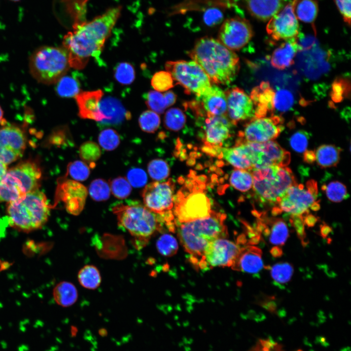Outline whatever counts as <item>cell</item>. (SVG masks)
I'll use <instances>...</instances> for the list:
<instances>
[{"label": "cell", "instance_id": "cell-1", "mask_svg": "<svg viewBox=\"0 0 351 351\" xmlns=\"http://www.w3.org/2000/svg\"><path fill=\"white\" fill-rule=\"evenodd\" d=\"M121 10L120 6L110 8L89 21L73 25V30L64 36L62 41L63 47L68 53L70 67L82 69L90 57L99 58Z\"/></svg>", "mask_w": 351, "mask_h": 351}, {"label": "cell", "instance_id": "cell-2", "mask_svg": "<svg viewBox=\"0 0 351 351\" xmlns=\"http://www.w3.org/2000/svg\"><path fill=\"white\" fill-rule=\"evenodd\" d=\"M189 56L204 70L211 83L227 85L240 68L238 56L218 39L204 37L197 39Z\"/></svg>", "mask_w": 351, "mask_h": 351}, {"label": "cell", "instance_id": "cell-3", "mask_svg": "<svg viewBox=\"0 0 351 351\" xmlns=\"http://www.w3.org/2000/svg\"><path fill=\"white\" fill-rule=\"evenodd\" d=\"M226 215L212 211L207 217L181 223L177 234L181 245L190 254L191 262L197 267L207 246L212 241L228 235L224 223Z\"/></svg>", "mask_w": 351, "mask_h": 351}, {"label": "cell", "instance_id": "cell-4", "mask_svg": "<svg viewBox=\"0 0 351 351\" xmlns=\"http://www.w3.org/2000/svg\"><path fill=\"white\" fill-rule=\"evenodd\" d=\"M112 210L117 215L118 225L133 236L148 241L165 225L172 231L173 222L168 213L159 214L148 209L138 201L128 200L115 205Z\"/></svg>", "mask_w": 351, "mask_h": 351}, {"label": "cell", "instance_id": "cell-5", "mask_svg": "<svg viewBox=\"0 0 351 351\" xmlns=\"http://www.w3.org/2000/svg\"><path fill=\"white\" fill-rule=\"evenodd\" d=\"M50 209L43 193L39 189L29 192L8 203V224L14 229L25 233L39 229L48 221Z\"/></svg>", "mask_w": 351, "mask_h": 351}, {"label": "cell", "instance_id": "cell-6", "mask_svg": "<svg viewBox=\"0 0 351 351\" xmlns=\"http://www.w3.org/2000/svg\"><path fill=\"white\" fill-rule=\"evenodd\" d=\"M250 172L254 194L261 204L276 205L288 188L297 183L292 171L287 166L272 165Z\"/></svg>", "mask_w": 351, "mask_h": 351}, {"label": "cell", "instance_id": "cell-7", "mask_svg": "<svg viewBox=\"0 0 351 351\" xmlns=\"http://www.w3.org/2000/svg\"><path fill=\"white\" fill-rule=\"evenodd\" d=\"M205 185L198 177L189 179L174 197V214L181 223L209 216L211 201L204 190Z\"/></svg>", "mask_w": 351, "mask_h": 351}, {"label": "cell", "instance_id": "cell-8", "mask_svg": "<svg viewBox=\"0 0 351 351\" xmlns=\"http://www.w3.org/2000/svg\"><path fill=\"white\" fill-rule=\"evenodd\" d=\"M29 66L33 77L38 82L47 85L57 83L70 67L66 49L52 46L36 49L30 58Z\"/></svg>", "mask_w": 351, "mask_h": 351}, {"label": "cell", "instance_id": "cell-9", "mask_svg": "<svg viewBox=\"0 0 351 351\" xmlns=\"http://www.w3.org/2000/svg\"><path fill=\"white\" fill-rule=\"evenodd\" d=\"M41 178L39 166L32 160L22 162L10 169L0 180V203H8L38 190Z\"/></svg>", "mask_w": 351, "mask_h": 351}, {"label": "cell", "instance_id": "cell-10", "mask_svg": "<svg viewBox=\"0 0 351 351\" xmlns=\"http://www.w3.org/2000/svg\"><path fill=\"white\" fill-rule=\"evenodd\" d=\"M318 188L316 182L312 179L302 184L296 183L286 191L276 205L273 208L272 214L276 215L284 212L294 215L303 217L309 214V208L316 202Z\"/></svg>", "mask_w": 351, "mask_h": 351}, {"label": "cell", "instance_id": "cell-11", "mask_svg": "<svg viewBox=\"0 0 351 351\" xmlns=\"http://www.w3.org/2000/svg\"><path fill=\"white\" fill-rule=\"evenodd\" d=\"M165 69L174 80L182 86L187 94L196 97L205 93L212 86L211 82L202 68L194 61H168Z\"/></svg>", "mask_w": 351, "mask_h": 351}, {"label": "cell", "instance_id": "cell-12", "mask_svg": "<svg viewBox=\"0 0 351 351\" xmlns=\"http://www.w3.org/2000/svg\"><path fill=\"white\" fill-rule=\"evenodd\" d=\"M283 119L278 116L253 117L239 133V137L246 141L262 143L276 138L284 130Z\"/></svg>", "mask_w": 351, "mask_h": 351}, {"label": "cell", "instance_id": "cell-13", "mask_svg": "<svg viewBox=\"0 0 351 351\" xmlns=\"http://www.w3.org/2000/svg\"><path fill=\"white\" fill-rule=\"evenodd\" d=\"M298 0L289 2L269 20L266 31L273 39L285 41L296 39L299 27L294 9Z\"/></svg>", "mask_w": 351, "mask_h": 351}, {"label": "cell", "instance_id": "cell-14", "mask_svg": "<svg viewBox=\"0 0 351 351\" xmlns=\"http://www.w3.org/2000/svg\"><path fill=\"white\" fill-rule=\"evenodd\" d=\"M254 35L252 26L246 19L235 16L225 20L218 32V40L232 51L244 47Z\"/></svg>", "mask_w": 351, "mask_h": 351}, {"label": "cell", "instance_id": "cell-15", "mask_svg": "<svg viewBox=\"0 0 351 351\" xmlns=\"http://www.w3.org/2000/svg\"><path fill=\"white\" fill-rule=\"evenodd\" d=\"M239 249L238 244L226 238L216 239L207 246L197 267H231Z\"/></svg>", "mask_w": 351, "mask_h": 351}, {"label": "cell", "instance_id": "cell-16", "mask_svg": "<svg viewBox=\"0 0 351 351\" xmlns=\"http://www.w3.org/2000/svg\"><path fill=\"white\" fill-rule=\"evenodd\" d=\"M175 183L172 179L163 182L155 181L147 184L142 196L144 205L151 211L162 214L174 207Z\"/></svg>", "mask_w": 351, "mask_h": 351}, {"label": "cell", "instance_id": "cell-17", "mask_svg": "<svg viewBox=\"0 0 351 351\" xmlns=\"http://www.w3.org/2000/svg\"><path fill=\"white\" fill-rule=\"evenodd\" d=\"M197 116L204 118L203 129V141L209 149L217 152L222 148L223 143L231 136L233 125L227 116H209L202 114Z\"/></svg>", "mask_w": 351, "mask_h": 351}, {"label": "cell", "instance_id": "cell-18", "mask_svg": "<svg viewBox=\"0 0 351 351\" xmlns=\"http://www.w3.org/2000/svg\"><path fill=\"white\" fill-rule=\"evenodd\" d=\"M26 144L23 131L15 126L0 129V161L8 165L22 155Z\"/></svg>", "mask_w": 351, "mask_h": 351}, {"label": "cell", "instance_id": "cell-19", "mask_svg": "<svg viewBox=\"0 0 351 351\" xmlns=\"http://www.w3.org/2000/svg\"><path fill=\"white\" fill-rule=\"evenodd\" d=\"M227 102V116L232 124L254 117L255 109L250 97L242 89L234 87L225 92Z\"/></svg>", "mask_w": 351, "mask_h": 351}, {"label": "cell", "instance_id": "cell-20", "mask_svg": "<svg viewBox=\"0 0 351 351\" xmlns=\"http://www.w3.org/2000/svg\"><path fill=\"white\" fill-rule=\"evenodd\" d=\"M87 195V190L82 184L74 180L63 179L58 184L56 200L62 201L69 213L78 215L84 207Z\"/></svg>", "mask_w": 351, "mask_h": 351}, {"label": "cell", "instance_id": "cell-21", "mask_svg": "<svg viewBox=\"0 0 351 351\" xmlns=\"http://www.w3.org/2000/svg\"><path fill=\"white\" fill-rule=\"evenodd\" d=\"M251 145L255 157L254 169H259L272 165L286 167L290 162V153L275 141L271 140L262 143L251 142Z\"/></svg>", "mask_w": 351, "mask_h": 351}, {"label": "cell", "instance_id": "cell-22", "mask_svg": "<svg viewBox=\"0 0 351 351\" xmlns=\"http://www.w3.org/2000/svg\"><path fill=\"white\" fill-rule=\"evenodd\" d=\"M195 101L204 115L209 116H227V102L224 92L216 85H212Z\"/></svg>", "mask_w": 351, "mask_h": 351}, {"label": "cell", "instance_id": "cell-23", "mask_svg": "<svg viewBox=\"0 0 351 351\" xmlns=\"http://www.w3.org/2000/svg\"><path fill=\"white\" fill-rule=\"evenodd\" d=\"M103 96L101 90L79 92L75 97L78 109V116L101 122L104 117L99 109V103Z\"/></svg>", "mask_w": 351, "mask_h": 351}, {"label": "cell", "instance_id": "cell-24", "mask_svg": "<svg viewBox=\"0 0 351 351\" xmlns=\"http://www.w3.org/2000/svg\"><path fill=\"white\" fill-rule=\"evenodd\" d=\"M261 250L253 246L239 249L231 265L232 269L250 273H258L263 267Z\"/></svg>", "mask_w": 351, "mask_h": 351}, {"label": "cell", "instance_id": "cell-25", "mask_svg": "<svg viewBox=\"0 0 351 351\" xmlns=\"http://www.w3.org/2000/svg\"><path fill=\"white\" fill-rule=\"evenodd\" d=\"M274 90L267 82H262L252 90L250 96L254 105V117H266L273 109Z\"/></svg>", "mask_w": 351, "mask_h": 351}, {"label": "cell", "instance_id": "cell-26", "mask_svg": "<svg viewBox=\"0 0 351 351\" xmlns=\"http://www.w3.org/2000/svg\"><path fill=\"white\" fill-rule=\"evenodd\" d=\"M250 15L257 20L266 21L278 13L286 4V0H245Z\"/></svg>", "mask_w": 351, "mask_h": 351}, {"label": "cell", "instance_id": "cell-27", "mask_svg": "<svg viewBox=\"0 0 351 351\" xmlns=\"http://www.w3.org/2000/svg\"><path fill=\"white\" fill-rule=\"evenodd\" d=\"M99 109L104 117L101 123L106 125L119 124L131 117L121 102L114 98L107 97L101 100Z\"/></svg>", "mask_w": 351, "mask_h": 351}, {"label": "cell", "instance_id": "cell-28", "mask_svg": "<svg viewBox=\"0 0 351 351\" xmlns=\"http://www.w3.org/2000/svg\"><path fill=\"white\" fill-rule=\"evenodd\" d=\"M220 156L236 169L249 171L253 170L245 145L239 138L234 147L221 148Z\"/></svg>", "mask_w": 351, "mask_h": 351}, {"label": "cell", "instance_id": "cell-29", "mask_svg": "<svg viewBox=\"0 0 351 351\" xmlns=\"http://www.w3.org/2000/svg\"><path fill=\"white\" fill-rule=\"evenodd\" d=\"M296 39L285 40L273 51L270 60L273 67L283 70L293 64L294 58L300 49Z\"/></svg>", "mask_w": 351, "mask_h": 351}, {"label": "cell", "instance_id": "cell-30", "mask_svg": "<svg viewBox=\"0 0 351 351\" xmlns=\"http://www.w3.org/2000/svg\"><path fill=\"white\" fill-rule=\"evenodd\" d=\"M145 103L151 111L162 114L168 107L173 105L176 101V96L171 91L164 94L156 91H150L145 96Z\"/></svg>", "mask_w": 351, "mask_h": 351}, {"label": "cell", "instance_id": "cell-31", "mask_svg": "<svg viewBox=\"0 0 351 351\" xmlns=\"http://www.w3.org/2000/svg\"><path fill=\"white\" fill-rule=\"evenodd\" d=\"M53 295L56 302L63 307H68L77 301L78 292L75 286L68 281H61L54 288Z\"/></svg>", "mask_w": 351, "mask_h": 351}, {"label": "cell", "instance_id": "cell-32", "mask_svg": "<svg viewBox=\"0 0 351 351\" xmlns=\"http://www.w3.org/2000/svg\"><path fill=\"white\" fill-rule=\"evenodd\" d=\"M342 149L334 145L323 144L315 151V160L322 168L336 166L339 163Z\"/></svg>", "mask_w": 351, "mask_h": 351}, {"label": "cell", "instance_id": "cell-33", "mask_svg": "<svg viewBox=\"0 0 351 351\" xmlns=\"http://www.w3.org/2000/svg\"><path fill=\"white\" fill-rule=\"evenodd\" d=\"M294 11L297 20L313 24L318 12V3L316 0H298Z\"/></svg>", "mask_w": 351, "mask_h": 351}, {"label": "cell", "instance_id": "cell-34", "mask_svg": "<svg viewBox=\"0 0 351 351\" xmlns=\"http://www.w3.org/2000/svg\"><path fill=\"white\" fill-rule=\"evenodd\" d=\"M78 281L84 288L94 290L100 285L101 277L98 269L92 265L83 266L78 272Z\"/></svg>", "mask_w": 351, "mask_h": 351}, {"label": "cell", "instance_id": "cell-35", "mask_svg": "<svg viewBox=\"0 0 351 351\" xmlns=\"http://www.w3.org/2000/svg\"><path fill=\"white\" fill-rule=\"evenodd\" d=\"M269 241L276 246H282L286 242L289 235V229L285 222L281 218H273L270 220Z\"/></svg>", "mask_w": 351, "mask_h": 351}, {"label": "cell", "instance_id": "cell-36", "mask_svg": "<svg viewBox=\"0 0 351 351\" xmlns=\"http://www.w3.org/2000/svg\"><path fill=\"white\" fill-rule=\"evenodd\" d=\"M231 185L240 192H247L253 187V177L250 171L236 169L231 173Z\"/></svg>", "mask_w": 351, "mask_h": 351}, {"label": "cell", "instance_id": "cell-37", "mask_svg": "<svg viewBox=\"0 0 351 351\" xmlns=\"http://www.w3.org/2000/svg\"><path fill=\"white\" fill-rule=\"evenodd\" d=\"M79 90V83L73 77L64 75L57 82L56 91L61 97H75Z\"/></svg>", "mask_w": 351, "mask_h": 351}, {"label": "cell", "instance_id": "cell-38", "mask_svg": "<svg viewBox=\"0 0 351 351\" xmlns=\"http://www.w3.org/2000/svg\"><path fill=\"white\" fill-rule=\"evenodd\" d=\"M329 200L333 202H340L349 196L346 186L338 181H332L328 185L322 186Z\"/></svg>", "mask_w": 351, "mask_h": 351}, {"label": "cell", "instance_id": "cell-39", "mask_svg": "<svg viewBox=\"0 0 351 351\" xmlns=\"http://www.w3.org/2000/svg\"><path fill=\"white\" fill-rule=\"evenodd\" d=\"M185 122L186 116L180 109H170L165 114L164 123L167 129L178 131L183 128Z\"/></svg>", "mask_w": 351, "mask_h": 351}, {"label": "cell", "instance_id": "cell-40", "mask_svg": "<svg viewBox=\"0 0 351 351\" xmlns=\"http://www.w3.org/2000/svg\"><path fill=\"white\" fill-rule=\"evenodd\" d=\"M294 97L289 90L280 89L274 92L273 99V109L285 112L292 108L294 104Z\"/></svg>", "mask_w": 351, "mask_h": 351}, {"label": "cell", "instance_id": "cell-41", "mask_svg": "<svg viewBox=\"0 0 351 351\" xmlns=\"http://www.w3.org/2000/svg\"><path fill=\"white\" fill-rule=\"evenodd\" d=\"M110 192L108 183L101 178L92 181L89 188V193L91 197L97 201L107 200L110 197Z\"/></svg>", "mask_w": 351, "mask_h": 351}, {"label": "cell", "instance_id": "cell-42", "mask_svg": "<svg viewBox=\"0 0 351 351\" xmlns=\"http://www.w3.org/2000/svg\"><path fill=\"white\" fill-rule=\"evenodd\" d=\"M156 246L157 251L161 254L167 257L175 254L178 248L175 237L168 234H162L159 237Z\"/></svg>", "mask_w": 351, "mask_h": 351}, {"label": "cell", "instance_id": "cell-43", "mask_svg": "<svg viewBox=\"0 0 351 351\" xmlns=\"http://www.w3.org/2000/svg\"><path fill=\"white\" fill-rule=\"evenodd\" d=\"M114 77L122 85H129L135 78V71L130 63L123 62L118 63L114 70Z\"/></svg>", "mask_w": 351, "mask_h": 351}, {"label": "cell", "instance_id": "cell-44", "mask_svg": "<svg viewBox=\"0 0 351 351\" xmlns=\"http://www.w3.org/2000/svg\"><path fill=\"white\" fill-rule=\"evenodd\" d=\"M270 269L272 278L279 284H285L289 282L293 272L292 265L287 262L277 263Z\"/></svg>", "mask_w": 351, "mask_h": 351}, {"label": "cell", "instance_id": "cell-45", "mask_svg": "<svg viewBox=\"0 0 351 351\" xmlns=\"http://www.w3.org/2000/svg\"><path fill=\"white\" fill-rule=\"evenodd\" d=\"M80 158L85 163L94 164L101 156L99 146L95 142L88 141L82 143L79 149Z\"/></svg>", "mask_w": 351, "mask_h": 351}, {"label": "cell", "instance_id": "cell-46", "mask_svg": "<svg viewBox=\"0 0 351 351\" xmlns=\"http://www.w3.org/2000/svg\"><path fill=\"white\" fill-rule=\"evenodd\" d=\"M141 129L146 133H154L159 127L160 119L158 115L151 111L143 112L138 118Z\"/></svg>", "mask_w": 351, "mask_h": 351}, {"label": "cell", "instance_id": "cell-47", "mask_svg": "<svg viewBox=\"0 0 351 351\" xmlns=\"http://www.w3.org/2000/svg\"><path fill=\"white\" fill-rule=\"evenodd\" d=\"M148 171L152 179L160 181L167 178L170 174V168L165 160L156 159L149 163Z\"/></svg>", "mask_w": 351, "mask_h": 351}, {"label": "cell", "instance_id": "cell-48", "mask_svg": "<svg viewBox=\"0 0 351 351\" xmlns=\"http://www.w3.org/2000/svg\"><path fill=\"white\" fill-rule=\"evenodd\" d=\"M98 140L103 149L107 151H113L119 145L120 137L116 131L108 128L103 130L100 133Z\"/></svg>", "mask_w": 351, "mask_h": 351}, {"label": "cell", "instance_id": "cell-49", "mask_svg": "<svg viewBox=\"0 0 351 351\" xmlns=\"http://www.w3.org/2000/svg\"><path fill=\"white\" fill-rule=\"evenodd\" d=\"M110 190L115 197L122 199L126 198L130 195L132 187L126 178L118 176L111 181Z\"/></svg>", "mask_w": 351, "mask_h": 351}, {"label": "cell", "instance_id": "cell-50", "mask_svg": "<svg viewBox=\"0 0 351 351\" xmlns=\"http://www.w3.org/2000/svg\"><path fill=\"white\" fill-rule=\"evenodd\" d=\"M151 84L156 91L164 92L173 87L174 79L170 73L161 71L153 75L151 79Z\"/></svg>", "mask_w": 351, "mask_h": 351}, {"label": "cell", "instance_id": "cell-51", "mask_svg": "<svg viewBox=\"0 0 351 351\" xmlns=\"http://www.w3.org/2000/svg\"><path fill=\"white\" fill-rule=\"evenodd\" d=\"M89 167L82 161L76 160L69 164L67 174L75 181H84L90 175Z\"/></svg>", "mask_w": 351, "mask_h": 351}, {"label": "cell", "instance_id": "cell-52", "mask_svg": "<svg viewBox=\"0 0 351 351\" xmlns=\"http://www.w3.org/2000/svg\"><path fill=\"white\" fill-rule=\"evenodd\" d=\"M309 136L305 131L299 130L294 133L289 139L292 148L296 152H304L308 145Z\"/></svg>", "mask_w": 351, "mask_h": 351}, {"label": "cell", "instance_id": "cell-53", "mask_svg": "<svg viewBox=\"0 0 351 351\" xmlns=\"http://www.w3.org/2000/svg\"><path fill=\"white\" fill-rule=\"evenodd\" d=\"M127 177L129 183L134 187H143L147 181V176L145 171L138 168L130 170L127 173Z\"/></svg>", "mask_w": 351, "mask_h": 351}, {"label": "cell", "instance_id": "cell-54", "mask_svg": "<svg viewBox=\"0 0 351 351\" xmlns=\"http://www.w3.org/2000/svg\"><path fill=\"white\" fill-rule=\"evenodd\" d=\"M248 351H284L281 344L269 338L260 339Z\"/></svg>", "mask_w": 351, "mask_h": 351}, {"label": "cell", "instance_id": "cell-55", "mask_svg": "<svg viewBox=\"0 0 351 351\" xmlns=\"http://www.w3.org/2000/svg\"><path fill=\"white\" fill-rule=\"evenodd\" d=\"M290 222L295 229L297 235L301 241L303 246H306L308 242L306 241V234L305 231V224L303 217L302 215H291Z\"/></svg>", "mask_w": 351, "mask_h": 351}, {"label": "cell", "instance_id": "cell-56", "mask_svg": "<svg viewBox=\"0 0 351 351\" xmlns=\"http://www.w3.org/2000/svg\"><path fill=\"white\" fill-rule=\"evenodd\" d=\"M222 12L215 8L208 9L204 14L203 20L208 26H213L219 23L223 19Z\"/></svg>", "mask_w": 351, "mask_h": 351}, {"label": "cell", "instance_id": "cell-57", "mask_svg": "<svg viewBox=\"0 0 351 351\" xmlns=\"http://www.w3.org/2000/svg\"><path fill=\"white\" fill-rule=\"evenodd\" d=\"M334 1L344 21L350 25L351 0H334Z\"/></svg>", "mask_w": 351, "mask_h": 351}, {"label": "cell", "instance_id": "cell-58", "mask_svg": "<svg viewBox=\"0 0 351 351\" xmlns=\"http://www.w3.org/2000/svg\"><path fill=\"white\" fill-rule=\"evenodd\" d=\"M304 224L309 227H312L315 225L318 221L317 217L312 214H307L303 217Z\"/></svg>", "mask_w": 351, "mask_h": 351}, {"label": "cell", "instance_id": "cell-59", "mask_svg": "<svg viewBox=\"0 0 351 351\" xmlns=\"http://www.w3.org/2000/svg\"><path fill=\"white\" fill-rule=\"evenodd\" d=\"M304 160L305 162L312 164L315 161V152L311 150H306L304 153Z\"/></svg>", "mask_w": 351, "mask_h": 351}, {"label": "cell", "instance_id": "cell-60", "mask_svg": "<svg viewBox=\"0 0 351 351\" xmlns=\"http://www.w3.org/2000/svg\"><path fill=\"white\" fill-rule=\"evenodd\" d=\"M332 228L325 223L323 224L320 227V234L323 238H327L332 233Z\"/></svg>", "mask_w": 351, "mask_h": 351}, {"label": "cell", "instance_id": "cell-61", "mask_svg": "<svg viewBox=\"0 0 351 351\" xmlns=\"http://www.w3.org/2000/svg\"><path fill=\"white\" fill-rule=\"evenodd\" d=\"M270 254L273 257H280L283 254L282 249L278 246H275L270 250Z\"/></svg>", "mask_w": 351, "mask_h": 351}, {"label": "cell", "instance_id": "cell-62", "mask_svg": "<svg viewBox=\"0 0 351 351\" xmlns=\"http://www.w3.org/2000/svg\"><path fill=\"white\" fill-rule=\"evenodd\" d=\"M7 170V165L0 161V180L5 175Z\"/></svg>", "mask_w": 351, "mask_h": 351}, {"label": "cell", "instance_id": "cell-63", "mask_svg": "<svg viewBox=\"0 0 351 351\" xmlns=\"http://www.w3.org/2000/svg\"><path fill=\"white\" fill-rule=\"evenodd\" d=\"M2 117H3V111L0 107V123L1 122L2 119Z\"/></svg>", "mask_w": 351, "mask_h": 351}, {"label": "cell", "instance_id": "cell-64", "mask_svg": "<svg viewBox=\"0 0 351 351\" xmlns=\"http://www.w3.org/2000/svg\"><path fill=\"white\" fill-rule=\"evenodd\" d=\"M13 0V1H18V0Z\"/></svg>", "mask_w": 351, "mask_h": 351}]
</instances>
